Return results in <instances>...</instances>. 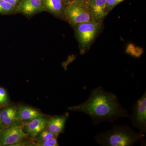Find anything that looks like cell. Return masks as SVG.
Masks as SVG:
<instances>
[{
  "instance_id": "cell-1",
  "label": "cell",
  "mask_w": 146,
  "mask_h": 146,
  "mask_svg": "<svg viewBox=\"0 0 146 146\" xmlns=\"http://www.w3.org/2000/svg\"><path fill=\"white\" fill-rule=\"evenodd\" d=\"M68 109L89 115L94 125L105 121L113 123L120 118L130 116L120 104L117 95L106 91L101 86L92 90L85 102L68 108Z\"/></svg>"
},
{
  "instance_id": "cell-2",
  "label": "cell",
  "mask_w": 146,
  "mask_h": 146,
  "mask_svg": "<svg viewBox=\"0 0 146 146\" xmlns=\"http://www.w3.org/2000/svg\"><path fill=\"white\" fill-rule=\"evenodd\" d=\"M145 135L141 132L137 133L125 125H116L110 130L97 134L95 140L102 146H131L136 143H144Z\"/></svg>"
},
{
  "instance_id": "cell-3",
  "label": "cell",
  "mask_w": 146,
  "mask_h": 146,
  "mask_svg": "<svg viewBox=\"0 0 146 146\" xmlns=\"http://www.w3.org/2000/svg\"><path fill=\"white\" fill-rule=\"evenodd\" d=\"M64 17L71 25L93 21L86 0H75L65 9Z\"/></svg>"
},
{
  "instance_id": "cell-4",
  "label": "cell",
  "mask_w": 146,
  "mask_h": 146,
  "mask_svg": "<svg viewBox=\"0 0 146 146\" xmlns=\"http://www.w3.org/2000/svg\"><path fill=\"white\" fill-rule=\"evenodd\" d=\"M75 27L76 35L83 52L96 38L100 28V23L92 21L77 24Z\"/></svg>"
},
{
  "instance_id": "cell-5",
  "label": "cell",
  "mask_w": 146,
  "mask_h": 146,
  "mask_svg": "<svg viewBox=\"0 0 146 146\" xmlns=\"http://www.w3.org/2000/svg\"><path fill=\"white\" fill-rule=\"evenodd\" d=\"M131 121L134 127L142 133L146 132V93L135 102L131 116Z\"/></svg>"
},
{
  "instance_id": "cell-6",
  "label": "cell",
  "mask_w": 146,
  "mask_h": 146,
  "mask_svg": "<svg viewBox=\"0 0 146 146\" xmlns=\"http://www.w3.org/2000/svg\"><path fill=\"white\" fill-rule=\"evenodd\" d=\"M27 135L23 126L15 123L0 131V143L3 146L12 145L20 143Z\"/></svg>"
},
{
  "instance_id": "cell-7",
  "label": "cell",
  "mask_w": 146,
  "mask_h": 146,
  "mask_svg": "<svg viewBox=\"0 0 146 146\" xmlns=\"http://www.w3.org/2000/svg\"><path fill=\"white\" fill-rule=\"evenodd\" d=\"M86 1L93 21L100 23L107 14V0H86Z\"/></svg>"
},
{
  "instance_id": "cell-8",
  "label": "cell",
  "mask_w": 146,
  "mask_h": 146,
  "mask_svg": "<svg viewBox=\"0 0 146 146\" xmlns=\"http://www.w3.org/2000/svg\"><path fill=\"white\" fill-rule=\"evenodd\" d=\"M44 11L42 0H22L17 13L30 17Z\"/></svg>"
},
{
  "instance_id": "cell-9",
  "label": "cell",
  "mask_w": 146,
  "mask_h": 146,
  "mask_svg": "<svg viewBox=\"0 0 146 146\" xmlns=\"http://www.w3.org/2000/svg\"><path fill=\"white\" fill-rule=\"evenodd\" d=\"M44 11H47L54 16L64 18L67 5L63 0H42Z\"/></svg>"
},
{
  "instance_id": "cell-10",
  "label": "cell",
  "mask_w": 146,
  "mask_h": 146,
  "mask_svg": "<svg viewBox=\"0 0 146 146\" xmlns=\"http://www.w3.org/2000/svg\"><path fill=\"white\" fill-rule=\"evenodd\" d=\"M68 116V113H66L61 116H55L50 118L46 126L47 130L58 136L63 133Z\"/></svg>"
},
{
  "instance_id": "cell-11",
  "label": "cell",
  "mask_w": 146,
  "mask_h": 146,
  "mask_svg": "<svg viewBox=\"0 0 146 146\" xmlns=\"http://www.w3.org/2000/svg\"><path fill=\"white\" fill-rule=\"evenodd\" d=\"M4 125L8 126L19 120V108L16 106L4 108L1 111Z\"/></svg>"
},
{
  "instance_id": "cell-12",
  "label": "cell",
  "mask_w": 146,
  "mask_h": 146,
  "mask_svg": "<svg viewBox=\"0 0 146 146\" xmlns=\"http://www.w3.org/2000/svg\"><path fill=\"white\" fill-rule=\"evenodd\" d=\"M48 121L47 119L42 117L31 120L25 125L26 130L29 135L36 136L44 130Z\"/></svg>"
},
{
  "instance_id": "cell-13",
  "label": "cell",
  "mask_w": 146,
  "mask_h": 146,
  "mask_svg": "<svg viewBox=\"0 0 146 146\" xmlns=\"http://www.w3.org/2000/svg\"><path fill=\"white\" fill-rule=\"evenodd\" d=\"M42 117L41 112L28 106H22L19 108V120L31 121L36 118Z\"/></svg>"
},
{
  "instance_id": "cell-14",
  "label": "cell",
  "mask_w": 146,
  "mask_h": 146,
  "mask_svg": "<svg viewBox=\"0 0 146 146\" xmlns=\"http://www.w3.org/2000/svg\"><path fill=\"white\" fill-rule=\"evenodd\" d=\"M17 13V10L13 6L6 2L4 0H0V14L11 15Z\"/></svg>"
},
{
  "instance_id": "cell-15",
  "label": "cell",
  "mask_w": 146,
  "mask_h": 146,
  "mask_svg": "<svg viewBox=\"0 0 146 146\" xmlns=\"http://www.w3.org/2000/svg\"><path fill=\"white\" fill-rule=\"evenodd\" d=\"M37 146H58L57 137H54L45 141H39L37 143Z\"/></svg>"
},
{
  "instance_id": "cell-16",
  "label": "cell",
  "mask_w": 146,
  "mask_h": 146,
  "mask_svg": "<svg viewBox=\"0 0 146 146\" xmlns=\"http://www.w3.org/2000/svg\"><path fill=\"white\" fill-rule=\"evenodd\" d=\"M58 137L48 130H44L39 133V141H45L54 137Z\"/></svg>"
},
{
  "instance_id": "cell-17",
  "label": "cell",
  "mask_w": 146,
  "mask_h": 146,
  "mask_svg": "<svg viewBox=\"0 0 146 146\" xmlns=\"http://www.w3.org/2000/svg\"><path fill=\"white\" fill-rule=\"evenodd\" d=\"M125 0H107L106 5V12L108 13L112 10L116 6Z\"/></svg>"
},
{
  "instance_id": "cell-18",
  "label": "cell",
  "mask_w": 146,
  "mask_h": 146,
  "mask_svg": "<svg viewBox=\"0 0 146 146\" xmlns=\"http://www.w3.org/2000/svg\"><path fill=\"white\" fill-rule=\"evenodd\" d=\"M7 100V95L5 89L0 87V104L5 103Z\"/></svg>"
},
{
  "instance_id": "cell-19",
  "label": "cell",
  "mask_w": 146,
  "mask_h": 146,
  "mask_svg": "<svg viewBox=\"0 0 146 146\" xmlns=\"http://www.w3.org/2000/svg\"><path fill=\"white\" fill-rule=\"evenodd\" d=\"M4 1L13 6V7H15L17 10L22 0H4Z\"/></svg>"
},
{
  "instance_id": "cell-20",
  "label": "cell",
  "mask_w": 146,
  "mask_h": 146,
  "mask_svg": "<svg viewBox=\"0 0 146 146\" xmlns=\"http://www.w3.org/2000/svg\"><path fill=\"white\" fill-rule=\"evenodd\" d=\"M75 0H63V2L66 4L67 5L70 4L71 3H73Z\"/></svg>"
},
{
  "instance_id": "cell-21",
  "label": "cell",
  "mask_w": 146,
  "mask_h": 146,
  "mask_svg": "<svg viewBox=\"0 0 146 146\" xmlns=\"http://www.w3.org/2000/svg\"><path fill=\"white\" fill-rule=\"evenodd\" d=\"M3 125L1 115V111H0V131L2 130L1 128L3 126Z\"/></svg>"
},
{
  "instance_id": "cell-22",
  "label": "cell",
  "mask_w": 146,
  "mask_h": 146,
  "mask_svg": "<svg viewBox=\"0 0 146 146\" xmlns=\"http://www.w3.org/2000/svg\"><path fill=\"white\" fill-rule=\"evenodd\" d=\"M1 143H0V146H1Z\"/></svg>"
}]
</instances>
